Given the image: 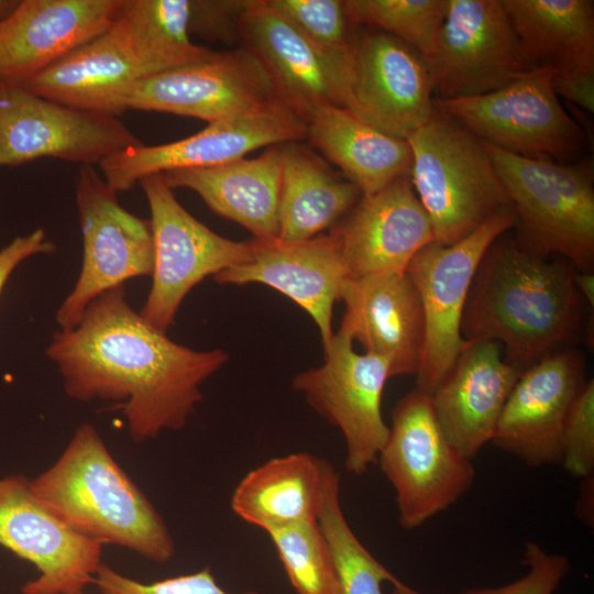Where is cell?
Returning a JSON list of instances; mask_svg holds the SVG:
<instances>
[{
  "label": "cell",
  "mask_w": 594,
  "mask_h": 594,
  "mask_svg": "<svg viewBox=\"0 0 594 594\" xmlns=\"http://www.w3.org/2000/svg\"><path fill=\"white\" fill-rule=\"evenodd\" d=\"M406 141L413 154L410 180L436 243L454 244L510 206L483 141L436 107Z\"/></svg>",
  "instance_id": "obj_4"
},
{
  "label": "cell",
  "mask_w": 594,
  "mask_h": 594,
  "mask_svg": "<svg viewBox=\"0 0 594 594\" xmlns=\"http://www.w3.org/2000/svg\"><path fill=\"white\" fill-rule=\"evenodd\" d=\"M266 534L297 594H339L333 558L318 520Z\"/></svg>",
  "instance_id": "obj_34"
},
{
  "label": "cell",
  "mask_w": 594,
  "mask_h": 594,
  "mask_svg": "<svg viewBox=\"0 0 594 594\" xmlns=\"http://www.w3.org/2000/svg\"><path fill=\"white\" fill-rule=\"evenodd\" d=\"M121 0H21L0 23V81L23 84L105 33Z\"/></svg>",
  "instance_id": "obj_23"
},
{
  "label": "cell",
  "mask_w": 594,
  "mask_h": 594,
  "mask_svg": "<svg viewBox=\"0 0 594 594\" xmlns=\"http://www.w3.org/2000/svg\"><path fill=\"white\" fill-rule=\"evenodd\" d=\"M331 466L308 452L273 458L238 483L231 496V509L265 532L318 520Z\"/></svg>",
  "instance_id": "obj_27"
},
{
  "label": "cell",
  "mask_w": 594,
  "mask_h": 594,
  "mask_svg": "<svg viewBox=\"0 0 594 594\" xmlns=\"http://www.w3.org/2000/svg\"><path fill=\"white\" fill-rule=\"evenodd\" d=\"M318 524L333 558L339 594H383V582L393 584L395 594H421L392 574L359 540L342 510L340 475L333 465L328 473Z\"/></svg>",
  "instance_id": "obj_32"
},
{
  "label": "cell",
  "mask_w": 594,
  "mask_h": 594,
  "mask_svg": "<svg viewBox=\"0 0 594 594\" xmlns=\"http://www.w3.org/2000/svg\"><path fill=\"white\" fill-rule=\"evenodd\" d=\"M30 486L57 517L102 546H119L156 563L175 553L163 517L90 424L76 429L56 462Z\"/></svg>",
  "instance_id": "obj_3"
},
{
  "label": "cell",
  "mask_w": 594,
  "mask_h": 594,
  "mask_svg": "<svg viewBox=\"0 0 594 594\" xmlns=\"http://www.w3.org/2000/svg\"><path fill=\"white\" fill-rule=\"evenodd\" d=\"M388 428L376 461L395 491L399 525L410 530L460 499L475 470L449 443L429 394L418 387L396 403Z\"/></svg>",
  "instance_id": "obj_6"
},
{
  "label": "cell",
  "mask_w": 594,
  "mask_h": 594,
  "mask_svg": "<svg viewBox=\"0 0 594 594\" xmlns=\"http://www.w3.org/2000/svg\"><path fill=\"white\" fill-rule=\"evenodd\" d=\"M585 382L579 351L546 355L519 376L491 442L528 466L560 463L563 427Z\"/></svg>",
  "instance_id": "obj_19"
},
{
  "label": "cell",
  "mask_w": 594,
  "mask_h": 594,
  "mask_svg": "<svg viewBox=\"0 0 594 594\" xmlns=\"http://www.w3.org/2000/svg\"><path fill=\"white\" fill-rule=\"evenodd\" d=\"M68 396L114 402L133 440L183 429L202 399L201 385L228 361L222 349L176 343L135 312L124 284L88 304L78 323L46 349Z\"/></svg>",
  "instance_id": "obj_1"
},
{
  "label": "cell",
  "mask_w": 594,
  "mask_h": 594,
  "mask_svg": "<svg viewBox=\"0 0 594 594\" xmlns=\"http://www.w3.org/2000/svg\"><path fill=\"white\" fill-rule=\"evenodd\" d=\"M525 370L504 360L494 341H465L453 365L429 394L449 443L472 460L491 442L504 405Z\"/></svg>",
  "instance_id": "obj_24"
},
{
  "label": "cell",
  "mask_w": 594,
  "mask_h": 594,
  "mask_svg": "<svg viewBox=\"0 0 594 594\" xmlns=\"http://www.w3.org/2000/svg\"><path fill=\"white\" fill-rule=\"evenodd\" d=\"M433 92L430 67L417 51L375 29L352 34L348 110L355 117L407 140L431 118Z\"/></svg>",
  "instance_id": "obj_16"
},
{
  "label": "cell",
  "mask_w": 594,
  "mask_h": 594,
  "mask_svg": "<svg viewBox=\"0 0 594 594\" xmlns=\"http://www.w3.org/2000/svg\"><path fill=\"white\" fill-rule=\"evenodd\" d=\"M551 84L558 97L594 112V72H552Z\"/></svg>",
  "instance_id": "obj_41"
},
{
  "label": "cell",
  "mask_w": 594,
  "mask_h": 594,
  "mask_svg": "<svg viewBox=\"0 0 594 594\" xmlns=\"http://www.w3.org/2000/svg\"><path fill=\"white\" fill-rule=\"evenodd\" d=\"M189 18L190 0H121L111 28L147 77L213 52L193 43Z\"/></svg>",
  "instance_id": "obj_31"
},
{
  "label": "cell",
  "mask_w": 594,
  "mask_h": 594,
  "mask_svg": "<svg viewBox=\"0 0 594 594\" xmlns=\"http://www.w3.org/2000/svg\"><path fill=\"white\" fill-rule=\"evenodd\" d=\"M282 156L278 239L304 241L339 222L361 190L299 142L279 145Z\"/></svg>",
  "instance_id": "obj_29"
},
{
  "label": "cell",
  "mask_w": 594,
  "mask_h": 594,
  "mask_svg": "<svg viewBox=\"0 0 594 594\" xmlns=\"http://www.w3.org/2000/svg\"><path fill=\"white\" fill-rule=\"evenodd\" d=\"M55 250L56 245L46 239L42 228L24 237H16L0 250V294L11 273L21 262L32 255L53 253Z\"/></svg>",
  "instance_id": "obj_40"
},
{
  "label": "cell",
  "mask_w": 594,
  "mask_h": 594,
  "mask_svg": "<svg viewBox=\"0 0 594 594\" xmlns=\"http://www.w3.org/2000/svg\"><path fill=\"white\" fill-rule=\"evenodd\" d=\"M249 261L217 275L218 284H264L290 298L316 322L323 349L330 343L332 312L349 278L337 238L319 234L304 241L253 238Z\"/></svg>",
  "instance_id": "obj_21"
},
{
  "label": "cell",
  "mask_w": 594,
  "mask_h": 594,
  "mask_svg": "<svg viewBox=\"0 0 594 594\" xmlns=\"http://www.w3.org/2000/svg\"><path fill=\"white\" fill-rule=\"evenodd\" d=\"M92 584L100 594H258L254 591L230 593L219 585L209 566L195 573L142 583L101 563Z\"/></svg>",
  "instance_id": "obj_37"
},
{
  "label": "cell",
  "mask_w": 594,
  "mask_h": 594,
  "mask_svg": "<svg viewBox=\"0 0 594 594\" xmlns=\"http://www.w3.org/2000/svg\"><path fill=\"white\" fill-rule=\"evenodd\" d=\"M551 68H535L483 96L436 99L435 107L481 141L537 160H569L583 146L584 132L564 110Z\"/></svg>",
  "instance_id": "obj_7"
},
{
  "label": "cell",
  "mask_w": 594,
  "mask_h": 594,
  "mask_svg": "<svg viewBox=\"0 0 594 594\" xmlns=\"http://www.w3.org/2000/svg\"><path fill=\"white\" fill-rule=\"evenodd\" d=\"M527 573L503 586L471 587L455 594H553L570 570L566 556L551 553L536 542L525 546Z\"/></svg>",
  "instance_id": "obj_38"
},
{
  "label": "cell",
  "mask_w": 594,
  "mask_h": 594,
  "mask_svg": "<svg viewBox=\"0 0 594 594\" xmlns=\"http://www.w3.org/2000/svg\"><path fill=\"white\" fill-rule=\"evenodd\" d=\"M76 202L82 237V263L73 290L56 312L61 330L73 329L90 301L138 276H152V224L124 209L92 165H80Z\"/></svg>",
  "instance_id": "obj_8"
},
{
  "label": "cell",
  "mask_w": 594,
  "mask_h": 594,
  "mask_svg": "<svg viewBox=\"0 0 594 594\" xmlns=\"http://www.w3.org/2000/svg\"><path fill=\"white\" fill-rule=\"evenodd\" d=\"M142 144L117 117L64 106L0 81V168L54 157L81 165Z\"/></svg>",
  "instance_id": "obj_12"
},
{
  "label": "cell",
  "mask_w": 594,
  "mask_h": 594,
  "mask_svg": "<svg viewBox=\"0 0 594 594\" xmlns=\"http://www.w3.org/2000/svg\"><path fill=\"white\" fill-rule=\"evenodd\" d=\"M307 139L341 169L363 196L410 176L413 154L406 140L387 135L344 108L322 106L305 120Z\"/></svg>",
  "instance_id": "obj_28"
},
{
  "label": "cell",
  "mask_w": 594,
  "mask_h": 594,
  "mask_svg": "<svg viewBox=\"0 0 594 594\" xmlns=\"http://www.w3.org/2000/svg\"><path fill=\"white\" fill-rule=\"evenodd\" d=\"M144 78L114 30L109 29L63 59L21 84L54 102L82 111L119 117Z\"/></svg>",
  "instance_id": "obj_25"
},
{
  "label": "cell",
  "mask_w": 594,
  "mask_h": 594,
  "mask_svg": "<svg viewBox=\"0 0 594 594\" xmlns=\"http://www.w3.org/2000/svg\"><path fill=\"white\" fill-rule=\"evenodd\" d=\"M574 283L583 300L586 301L587 305L591 306V308H593L594 307L593 272H576L574 275Z\"/></svg>",
  "instance_id": "obj_42"
},
{
  "label": "cell",
  "mask_w": 594,
  "mask_h": 594,
  "mask_svg": "<svg viewBox=\"0 0 594 594\" xmlns=\"http://www.w3.org/2000/svg\"><path fill=\"white\" fill-rule=\"evenodd\" d=\"M349 278L406 272L413 257L435 242L432 227L410 176L363 196L331 229Z\"/></svg>",
  "instance_id": "obj_20"
},
{
  "label": "cell",
  "mask_w": 594,
  "mask_h": 594,
  "mask_svg": "<svg viewBox=\"0 0 594 594\" xmlns=\"http://www.w3.org/2000/svg\"><path fill=\"white\" fill-rule=\"evenodd\" d=\"M307 139L306 123L280 101L208 123L182 140L143 143L99 163L107 185L128 191L148 175L193 168H210L244 158L263 146Z\"/></svg>",
  "instance_id": "obj_13"
},
{
  "label": "cell",
  "mask_w": 594,
  "mask_h": 594,
  "mask_svg": "<svg viewBox=\"0 0 594 594\" xmlns=\"http://www.w3.org/2000/svg\"><path fill=\"white\" fill-rule=\"evenodd\" d=\"M535 68L594 72V1L502 0Z\"/></svg>",
  "instance_id": "obj_30"
},
{
  "label": "cell",
  "mask_w": 594,
  "mask_h": 594,
  "mask_svg": "<svg viewBox=\"0 0 594 594\" xmlns=\"http://www.w3.org/2000/svg\"><path fill=\"white\" fill-rule=\"evenodd\" d=\"M323 352V364L298 373L292 386L341 431L345 469L362 475L376 461L388 436L381 404L391 377L389 363L371 353H356L352 339L341 330Z\"/></svg>",
  "instance_id": "obj_11"
},
{
  "label": "cell",
  "mask_w": 594,
  "mask_h": 594,
  "mask_svg": "<svg viewBox=\"0 0 594 594\" xmlns=\"http://www.w3.org/2000/svg\"><path fill=\"white\" fill-rule=\"evenodd\" d=\"M572 476L590 479L594 471V381H586L575 398L561 437V460Z\"/></svg>",
  "instance_id": "obj_36"
},
{
  "label": "cell",
  "mask_w": 594,
  "mask_h": 594,
  "mask_svg": "<svg viewBox=\"0 0 594 594\" xmlns=\"http://www.w3.org/2000/svg\"><path fill=\"white\" fill-rule=\"evenodd\" d=\"M72 594H87V593H85L84 591H79V592L72 593Z\"/></svg>",
  "instance_id": "obj_44"
},
{
  "label": "cell",
  "mask_w": 594,
  "mask_h": 594,
  "mask_svg": "<svg viewBox=\"0 0 594 594\" xmlns=\"http://www.w3.org/2000/svg\"><path fill=\"white\" fill-rule=\"evenodd\" d=\"M240 44L263 66L279 101L304 122L322 106L349 109L350 53L322 50L267 0L251 1L241 19Z\"/></svg>",
  "instance_id": "obj_15"
},
{
  "label": "cell",
  "mask_w": 594,
  "mask_h": 594,
  "mask_svg": "<svg viewBox=\"0 0 594 594\" xmlns=\"http://www.w3.org/2000/svg\"><path fill=\"white\" fill-rule=\"evenodd\" d=\"M340 300L339 330L365 353L385 359L391 377L417 375L424 355L426 321L419 293L406 272L348 278Z\"/></svg>",
  "instance_id": "obj_22"
},
{
  "label": "cell",
  "mask_w": 594,
  "mask_h": 594,
  "mask_svg": "<svg viewBox=\"0 0 594 594\" xmlns=\"http://www.w3.org/2000/svg\"><path fill=\"white\" fill-rule=\"evenodd\" d=\"M268 4L322 50L350 53L352 26L343 0H267Z\"/></svg>",
  "instance_id": "obj_35"
},
{
  "label": "cell",
  "mask_w": 594,
  "mask_h": 594,
  "mask_svg": "<svg viewBox=\"0 0 594 594\" xmlns=\"http://www.w3.org/2000/svg\"><path fill=\"white\" fill-rule=\"evenodd\" d=\"M140 183L151 210L155 263L151 290L139 314L165 333L186 295L207 276L249 261L253 242L226 239L198 221L177 201L162 174Z\"/></svg>",
  "instance_id": "obj_9"
},
{
  "label": "cell",
  "mask_w": 594,
  "mask_h": 594,
  "mask_svg": "<svg viewBox=\"0 0 594 594\" xmlns=\"http://www.w3.org/2000/svg\"><path fill=\"white\" fill-rule=\"evenodd\" d=\"M252 0H190L189 32L205 41L240 43V23Z\"/></svg>",
  "instance_id": "obj_39"
},
{
  "label": "cell",
  "mask_w": 594,
  "mask_h": 594,
  "mask_svg": "<svg viewBox=\"0 0 594 594\" xmlns=\"http://www.w3.org/2000/svg\"><path fill=\"white\" fill-rule=\"evenodd\" d=\"M565 260L497 238L474 274L462 320L464 341L502 342L507 361L526 370L565 348L582 319L583 298Z\"/></svg>",
  "instance_id": "obj_2"
},
{
  "label": "cell",
  "mask_w": 594,
  "mask_h": 594,
  "mask_svg": "<svg viewBox=\"0 0 594 594\" xmlns=\"http://www.w3.org/2000/svg\"><path fill=\"white\" fill-rule=\"evenodd\" d=\"M279 145L270 146L255 158H241L210 168L172 170L162 176L170 189L194 190L215 213L238 222L254 238L277 239Z\"/></svg>",
  "instance_id": "obj_26"
},
{
  "label": "cell",
  "mask_w": 594,
  "mask_h": 594,
  "mask_svg": "<svg viewBox=\"0 0 594 594\" xmlns=\"http://www.w3.org/2000/svg\"><path fill=\"white\" fill-rule=\"evenodd\" d=\"M277 101L263 66L240 46L140 79L128 109L167 112L210 123Z\"/></svg>",
  "instance_id": "obj_18"
},
{
  "label": "cell",
  "mask_w": 594,
  "mask_h": 594,
  "mask_svg": "<svg viewBox=\"0 0 594 594\" xmlns=\"http://www.w3.org/2000/svg\"><path fill=\"white\" fill-rule=\"evenodd\" d=\"M21 0H0V23L10 16Z\"/></svg>",
  "instance_id": "obj_43"
},
{
  "label": "cell",
  "mask_w": 594,
  "mask_h": 594,
  "mask_svg": "<svg viewBox=\"0 0 594 594\" xmlns=\"http://www.w3.org/2000/svg\"><path fill=\"white\" fill-rule=\"evenodd\" d=\"M516 215L517 243L593 272L594 165L518 156L483 142Z\"/></svg>",
  "instance_id": "obj_5"
},
{
  "label": "cell",
  "mask_w": 594,
  "mask_h": 594,
  "mask_svg": "<svg viewBox=\"0 0 594 594\" xmlns=\"http://www.w3.org/2000/svg\"><path fill=\"white\" fill-rule=\"evenodd\" d=\"M516 226L512 206L451 245L431 242L410 261L406 273L425 312L426 338L417 387L430 394L453 365L465 341L461 320L476 268L488 246Z\"/></svg>",
  "instance_id": "obj_10"
},
{
  "label": "cell",
  "mask_w": 594,
  "mask_h": 594,
  "mask_svg": "<svg viewBox=\"0 0 594 594\" xmlns=\"http://www.w3.org/2000/svg\"><path fill=\"white\" fill-rule=\"evenodd\" d=\"M429 67L437 99L491 94L535 69L502 0H448Z\"/></svg>",
  "instance_id": "obj_14"
},
{
  "label": "cell",
  "mask_w": 594,
  "mask_h": 594,
  "mask_svg": "<svg viewBox=\"0 0 594 594\" xmlns=\"http://www.w3.org/2000/svg\"><path fill=\"white\" fill-rule=\"evenodd\" d=\"M0 546L34 564L22 594H72L92 583L102 544L57 517L21 474L0 479Z\"/></svg>",
  "instance_id": "obj_17"
},
{
  "label": "cell",
  "mask_w": 594,
  "mask_h": 594,
  "mask_svg": "<svg viewBox=\"0 0 594 594\" xmlns=\"http://www.w3.org/2000/svg\"><path fill=\"white\" fill-rule=\"evenodd\" d=\"M352 28L365 25L403 41L431 62L448 0H343Z\"/></svg>",
  "instance_id": "obj_33"
}]
</instances>
